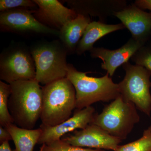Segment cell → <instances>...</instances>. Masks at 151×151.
Listing matches in <instances>:
<instances>
[{
    "label": "cell",
    "mask_w": 151,
    "mask_h": 151,
    "mask_svg": "<svg viewBox=\"0 0 151 151\" xmlns=\"http://www.w3.org/2000/svg\"><path fill=\"white\" fill-rule=\"evenodd\" d=\"M10 85L9 109L14 124L24 129H33L41 115L42 87L35 79L15 81Z\"/></svg>",
    "instance_id": "1"
},
{
    "label": "cell",
    "mask_w": 151,
    "mask_h": 151,
    "mask_svg": "<svg viewBox=\"0 0 151 151\" xmlns=\"http://www.w3.org/2000/svg\"><path fill=\"white\" fill-rule=\"evenodd\" d=\"M88 72L78 71L68 63L66 78L73 84L76 92V108L81 110L98 102H109L120 95L118 84L108 73L101 77L88 76Z\"/></svg>",
    "instance_id": "2"
},
{
    "label": "cell",
    "mask_w": 151,
    "mask_h": 151,
    "mask_svg": "<svg viewBox=\"0 0 151 151\" xmlns=\"http://www.w3.org/2000/svg\"><path fill=\"white\" fill-rule=\"evenodd\" d=\"M42 108L40 125L53 127L69 119L76 108L74 86L67 78L42 87Z\"/></svg>",
    "instance_id": "3"
},
{
    "label": "cell",
    "mask_w": 151,
    "mask_h": 151,
    "mask_svg": "<svg viewBox=\"0 0 151 151\" xmlns=\"http://www.w3.org/2000/svg\"><path fill=\"white\" fill-rule=\"evenodd\" d=\"M35 63V79L43 85L66 78L68 54L59 40L39 42L30 48Z\"/></svg>",
    "instance_id": "4"
},
{
    "label": "cell",
    "mask_w": 151,
    "mask_h": 151,
    "mask_svg": "<svg viewBox=\"0 0 151 151\" xmlns=\"http://www.w3.org/2000/svg\"><path fill=\"white\" fill-rule=\"evenodd\" d=\"M134 103L121 96L111 101L100 113H96L92 124L123 141L127 139L140 117Z\"/></svg>",
    "instance_id": "5"
},
{
    "label": "cell",
    "mask_w": 151,
    "mask_h": 151,
    "mask_svg": "<svg viewBox=\"0 0 151 151\" xmlns=\"http://www.w3.org/2000/svg\"><path fill=\"white\" fill-rule=\"evenodd\" d=\"M123 68L125 76L118 84L120 95L124 100L134 103L138 110L150 117L151 71L129 62L124 64Z\"/></svg>",
    "instance_id": "6"
},
{
    "label": "cell",
    "mask_w": 151,
    "mask_h": 151,
    "mask_svg": "<svg viewBox=\"0 0 151 151\" xmlns=\"http://www.w3.org/2000/svg\"><path fill=\"white\" fill-rule=\"evenodd\" d=\"M36 68L30 49L21 43H14L0 55V79L10 84L19 81L34 80Z\"/></svg>",
    "instance_id": "7"
},
{
    "label": "cell",
    "mask_w": 151,
    "mask_h": 151,
    "mask_svg": "<svg viewBox=\"0 0 151 151\" xmlns=\"http://www.w3.org/2000/svg\"><path fill=\"white\" fill-rule=\"evenodd\" d=\"M35 10L20 8L1 12V31L22 35H44L58 36L59 31L45 26L38 21L33 15Z\"/></svg>",
    "instance_id": "8"
},
{
    "label": "cell",
    "mask_w": 151,
    "mask_h": 151,
    "mask_svg": "<svg viewBox=\"0 0 151 151\" xmlns=\"http://www.w3.org/2000/svg\"><path fill=\"white\" fill-rule=\"evenodd\" d=\"M61 139L71 145L88 148L115 151L122 141L115 137L95 124L77 130Z\"/></svg>",
    "instance_id": "9"
},
{
    "label": "cell",
    "mask_w": 151,
    "mask_h": 151,
    "mask_svg": "<svg viewBox=\"0 0 151 151\" xmlns=\"http://www.w3.org/2000/svg\"><path fill=\"white\" fill-rule=\"evenodd\" d=\"M96 114L95 108L91 106L81 110L76 109L72 117L54 127L40 125L42 133L38 144L47 145L61 139L67 133L85 129L93 123Z\"/></svg>",
    "instance_id": "10"
},
{
    "label": "cell",
    "mask_w": 151,
    "mask_h": 151,
    "mask_svg": "<svg viewBox=\"0 0 151 151\" xmlns=\"http://www.w3.org/2000/svg\"><path fill=\"white\" fill-rule=\"evenodd\" d=\"M113 16L122 22L135 40L145 45L151 39V12H145L134 3L115 13Z\"/></svg>",
    "instance_id": "11"
},
{
    "label": "cell",
    "mask_w": 151,
    "mask_h": 151,
    "mask_svg": "<svg viewBox=\"0 0 151 151\" xmlns=\"http://www.w3.org/2000/svg\"><path fill=\"white\" fill-rule=\"evenodd\" d=\"M38 8L34 12L37 20L45 26L59 31L77 14L57 0H34Z\"/></svg>",
    "instance_id": "12"
},
{
    "label": "cell",
    "mask_w": 151,
    "mask_h": 151,
    "mask_svg": "<svg viewBox=\"0 0 151 151\" xmlns=\"http://www.w3.org/2000/svg\"><path fill=\"white\" fill-rule=\"evenodd\" d=\"M143 45L132 37L127 43L117 49L111 50L104 47H94L89 52L92 58L102 60L101 68L111 77L118 68L129 62V60Z\"/></svg>",
    "instance_id": "13"
},
{
    "label": "cell",
    "mask_w": 151,
    "mask_h": 151,
    "mask_svg": "<svg viewBox=\"0 0 151 151\" xmlns=\"http://www.w3.org/2000/svg\"><path fill=\"white\" fill-rule=\"evenodd\" d=\"M68 5L77 15L97 17L105 23L108 17L128 5L126 0H69Z\"/></svg>",
    "instance_id": "14"
},
{
    "label": "cell",
    "mask_w": 151,
    "mask_h": 151,
    "mask_svg": "<svg viewBox=\"0 0 151 151\" xmlns=\"http://www.w3.org/2000/svg\"><path fill=\"white\" fill-rule=\"evenodd\" d=\"M91 22L89 16L78 14L60 30L59 40L66 49L68 54L76 53L84 31Z\"/></svg>",
    "instance_id": "15"
},
{
    "label": "cell",
    "mask_w": 151,
    "mask_h": 151,
    "mask_svg": "<svg viewBox=\"0 0 151 151\" xmlns=\"http://www.w3.org/2000/svg\"><path fill=\"white\" fill-rule=\"evenodd\" d=\"M125 28L126 27L122 23L108 24L99 21L91 22L84 31L76 53L81 55L85 52L89 51L94 47V43L101 38L111 33Z\"/></svg>",
    "instance_id": "16"
},
{
    "label": "cell",
    "mask_w": 151,
    "mask_h": 151,
    "mask_svg": "<svg viewBox=\"0 0 151 151\" xmlns=\"http://www.w3.org/2000/svg\"><path fill=\"white\" fill-rule=\"evenodd\" d=\"M5 128L9 132L14 144L15 149L13 151H34L42 133L40 128L28 129L14 124H9Z\"/></svg>",
    "instance_id": "17"
},
{
    "label": "cell",
    "mask_w": 151,
    "mask_h": 151,
    "mask_svg": "<svg viewBox=\"0 0 151 151\" xmlns=\"http://www.w3.org/2000/svg\"><path fill=\"white\" fill-rule=\"evenodd\" d=\"M11 93L10 84L0 81V126L4 127L14 124L9 109V100Z\"/></svg>",
    "instance_id": "18"
},
{
    "label": "cell",
    "mask_w": 151,
    "mask_h": 151,
    "mask_svg": "<svg viewBox=\"0 0 151 151\" xmlns=\"http://www.w3.org/2000/svg\"><path fill=\"white\" fill-rule=\"evenodd\" d=\"M115 151H151V126L144 130L139 139L123 145H120Z\"/></svg>",
    "instance_id": "19"
},
{
    "label": "cell",
    "mask_w": 151,
    "mask_h": 151,
    "mask_svg": "<svg viewBox=\"0 0 151 151\" xmlns=\"http://www.w3.org/2000/svg\"><path fill=\"white\" fill-rule=\"evenodd\" d=\"M131 60L136 65L151 71V39L135 52Z\"/></svg>",
    "instance_id": "20"
},
{
    "label": "cell",
    "mask_w": 151,
    "mask_h": 151,
    "mask_svg": "<svg viewBox=\"0 0 151 151\" xmlns=\"http://www.w3.org/2000/svg\"><path fill=\"white\" fill-rule=\"evenodd\" d=\"M40 151H105V150L81 147L71 145L62 139L42 145Z\"/></svg>",
    "instance_id": "21"
},
{
    "label": "cell",
    "mask_w": 151,
    "mask_h": 151,
    "mask_svg": "<svg viewBox=\"0 0 151 151\" xmlns=\"http://www.w3.org/2000/svg\"><path fill=\"white\" fill-rule=\"evenodd\" d=\"M27 9L35 10L38 8L34 0H1L0 12L15 9Z\"/></svg>",
    "instance_id": "22"
},
{
    "label": "cell",
    "mask_w": 151,
    "mask_h": 151,
    "mask_svg": "<svg viewBox=\"0 0 151 151\" xmlns=\"http://www.w3.org/2000/svg\"><path fill=\"white\" fill-rule=\"evenodd\" d=\"M10 140H12V139L8 130L5 127L0 126V144Z\"/></svg>",
    "instance_id": "23"
},
{
    "label": "cell",
    "mask_w": 151,
    "mask_h": 151,
    "mask_svg": "<svg viewBox=\"0 0 151 151\" xmlns=\"http://www.w3.org/2000/svg\"><path fill=\"white\" fill-rule=\"evenodd\" d=\"M134 4L142 9L151 11V0H136Z\"/></svg>",
    "instance_id": "24"
},
{
    "label": "cell",
    "mask_w": 151,
    "mask_h": 151,
    "mask_svg": "<svg viewBox=\"0 0 151 151\" xmlns=\"http://www.w3.org/2000/svg\"><path fill=\"white\" fill-rule=\"evenodd\" d=\"M0 151H13L12 150L8 141L4 142L0 146Z\"/></svg>",
    "instance_id": "25"
}]
</instances>
